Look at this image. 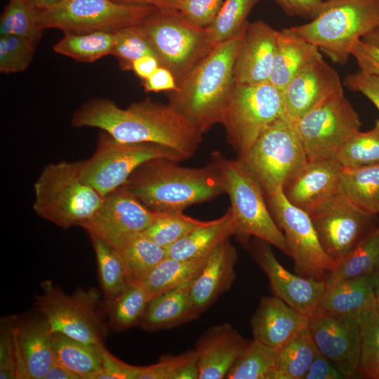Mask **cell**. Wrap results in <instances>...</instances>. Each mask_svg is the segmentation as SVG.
I'll use <instances>...</instances> for the list:
<instances>
[{
    "label": "cell",
    "mask_w": 379,
    "mask_h": 379,
    "mask_svg": "<svg viewBox=\"0 0 379 379\" xmlns=\"http://www.w3.org/2000/svg\"></svg>",
    "instance_id": "64"
},
{
    "label": "cell",
    "mask_w": 379,
    "mask_h": 379,
    "mask_svg": "<svg viewBox=\"0 0 379 379\" xmlns=\"http://www.w3.org/2000/svg\"><path fill=\"white\" fill-rule=\"evenodd\" d=\"M307 328L321 354L331 360L345 378L361 376V331L356 317H337L316 312Z\"/></svg>",
    "instance_id": "17"
},
{
    "label": "cell",
    "mask_w": 379,
    "mask_h": 379,
    "mask_svg": "<svg viewBox=\"0 0 379 379\" xmlns=\"http://www.w3.org/2000/svg\"><path fill=\"white\" fill-rule=\"evenodd\" d=\"M44 379H79V377L57 362L55 360L52 364Z\"/></svg>",
    "instance_id": "58"
},
{
    "label": "cell",
    "mask_w": 379,
    "mask_h": 379,
    "mask_svg": "<svg viewBox=\"0 0 379 379\" xmlns=\"http://www.w3.org/2000/svg\"><path fill=\"white\" fill-rule=\"evenodd\" d=\"M208 255L194 259H164L142 281L149 300L195 279Z\"/></svg>",
    "instance_id": "31"
},
{
    "label": "cell",
    "mask_w": 379,
    "mask_h": 379,
    "mask_svg": "<svg viewBox=\"0 0 379 379\" xmlns=\"http://www.w3.org/2000/svg\"><path fill=\"white\" fill-rule=\"evenodd\" d=\"M278 33L262 20L248 24L234 62V84L270 81Z\"/></svg>",
    "instance_id": "21"
},
{
    "label": "cell",
    "mask_w": 379,
    "mask_h": 379,
    "mask_svg": "<svg viewBox=\"0 0 379 379\" xmlns=\"http://www.w3.org/2000/svg\"><path fill=\"white\" fill-rule=\"evenodd\" d=\"M14 317H7L1 321L0 332V378L16 379V359Z\"/></svg>",
    "instance_id": "47"
},
{
    "label": "cell",
    "mask_w": 379,
    "mask_h": 379,
    "mask_svg": "<svg viewBox=\"0 0 379 379\" xmlns=\"http://www.w3.org/2000/svg\"><path fill=\"white\" fill-rule=\"evenodd\" d=\"M277 350L256 340L248 342L225 378L274 379Z\"/></svg>",
    "instance_id": "36"
},
{
    "label": "cell",
    "mask_w": 379,
    "mask_h": 379,
    "mask_svg": "<svg viewBox=\"0 0 379 379\" xmlns=\"http://www.w3.org/2000/svg\"><path fill=\"white\" fill-rule=\"evenodd\" d=\"M284 11L291 16L313 19L320 11L324 0H274Z\"/></svg>",
    "instance_id": "53"
},
{
    "label": "cell",
    "mask_w": 379,
    "mask_h": 379,
    "mask_svg": "<svg viewBox=\"0 0 379 379\" xmlns=\"http://www.w3.org/2000/svg\"><path fill=\"white\" fill-rule=\"evenodd\" d=\"M378 270L379 232L375 229L337 263L326 280V286L360 276L374 274Z\"/></svg>",
    "instance_id": "35"
},
{
    "label": "cell",
    "mask_w": 379,
    "mask_h": 379,
    "mask_svg": "<svg viewBox=\"0 0 379 379\" xmlns=\"http://www.w3.org/2000/svg\"><path fill=\"white\" fill-rule=\"evenodd\" d=\"M238 160L267 195L286 183L307 161L294 124L286 114L272 122Z\"/></svg>",
    "instance_id": "6"
},
{
    "label": "cell",
    "mask_w": 379,
    "mask_h": 379,
    "mask_svg": "<svg viewBox=\"0 0 379 379\" xmlns=\"http://www.w3.org/2000/svg\"><path fill=\"white\" fill-rule=\"evenodd\" d=\"M284 114L281 91L270 81L234 84L220 124L230 144L240 155L272 122Z\"/></svg>",
    "instance_id": "10"
},
{
    "label": "cell",
    "mask_w": 379,
    "mask_h": 379,
    "mask_svg": "<svg viewBox=\"0 0 379 379\" xmlns=\"http://www.w3.org/2000/svg\"><path fill=\"white\" fill-rule=\"evenodd\" d=\"M15 345L17 378L44 379L55 361L52 332L45 317L17 322Z\"/></svg>",
    "instance_id": "22"
},
{
    "label": "cell",
    "mask_w": 379,
    "mask_h": 379,
    "mask_svg": "<svg viewBox=\"0 0 379 379\" xmlns=\"http://www.w3.org/2000/svg\"><path fill=\"white\" fill-rule=\"evenodd\" d=\"M237 222L231 208L220 218L210 220L166 248L167 257L194 259L208 255L232 235H236Z\"/></svg>",
    "instance_id": "29"
},
{
    "label": "cell",
    "mask_w": 379,
    "mask_h": 379,
    "mask_svg": "<svg viewBox=\"0 0 379 379\" xmlns=\"http://www.w3.org/2000/svg\"><path fill=\"white\" fill-rule=\"evenodd\" d=\"M149 302L142 282L131 281L109 302L112 328L115 331H124L140 324Z\"/></svg>",
    "instance_id": "39"
},
{
    "label": "cell",
    "mask_w": 379,
    "mask_h": 379,
    "mask_svg": "<svg viewBox=\"0 0 379 379\" xmlns=\"http://www.w3.org/2000/svg\"><path fill=\"white\" fill-rule=\"evenodd\" d=\"M247 343L230 324L208 328L199 338L194 349L199 379L225 378Z\"/></svg>",
    "instance_id": "23"
},
{
    "label": "cell",
    "mask_w": 379,
    "mask_h": 379,
    "mask_svg": "<svg viewBox=\"0 0 379 379\" xmlns=\"http://www.w3.org/2000/svg\"><path fill=\"white\" fill-rule=\"evenodd\" d=\"M335 158L344 168L379 164V119L368 131H357L340 148Z\"/></svg>",
    "instance_id": "42"
},
{
    "label": "cell",
    "mask_w": 379,
    "mask_h": 379,
    "mask_svg": "<svg viewBox=\"0 0 379 379\" xmlns=\"http://www.w3.org/2000/svg\"><path fill=\"white\" fill-rule=\"evenodd\" d=\"M142 81L146 92L174 91L178 89L173 74L163 66L159 67L152 74Z\"/></svg>",
    "instance_id": "55"
},
{
    "label": "cell",
    "mask_w": 379,
    "mask_h": 379,
    "mask_svg": "<svg viewBox=\"0 0 379 379\" xmlns=\"http://www.w3.org/2000/svg\"><path fill=\"white\" fill-rule=\"evenodd\" d=\"M161 66L159 60L154 56L145 55L133 62L131 70L142 80L149 77Z\"/></svg>",
    "instance_id": "56"
},
{
    "label": "cell",
    "mask_w": 379,
    "mask_h": 379,
    "mask_svg": "<svg viewBox=\"0 0 379 379\" xmlns=\"http://www.w3.org/2000/svg\"><path fill=\"white\" fill-rule=\"evenodd\" d=\"M157 10L150 5L112 0H62L39 8V21L44 29H57L65 34L116 32L138 25Z\"/></svg>",
    "instance_id": "9"
},
{
    "label": "cell",
    "mask_w": 379,
    "mask_h": 379,
    "mask_svg": "<svg viewBox=\"0 0 379 379\" xmlns=\"http://www.w3.org/2000/svg\"><path fill=\"white\" fill-rule=\"evenodd\" d=\"M195 357L194 350L178 355L163 356L154 364L140 366L138 379H177L181 369Z\"/></svg>",
    "instance_id": "49"
},
{
    "label": "cell",
    "mask_w": 379,
    "mask_h": 379,
    "mask_svg": "<svg viewBox=\"0 0 379 379\" xmlns=\"http://www.w3.org/2000/svg\"><path fill=\"white\" fill-rule=\"evenodd\" d=\"M252 254L266 274L275 296L300 314L310 317L314 314L326 291V282L291 273L277 260L270 244L259 239Z\"/></svg>",
    "instance_id": "18"
},
{
    "label": "cell",
    "mask_w": 379,
    "mask_h": 379,
    "mask_svg": "<svg viewBox=\"0 0 379 379\" xmlns=\"http://www.w3.org/2000/svg\"><path fill=\"white\" fill-rule=\"evenodd\" d=\"M90 236L101 287L105 299L109 302L133 280L117 249L95 235Z\"/></svg>",
    "instance_id": "32"
},
{
    "label": "cell",
    "mask_w": 379,
    "mask_h": 379,
    "mask_svg": "<svg viewBox=\"0 0 379 379\" xmlns=\"http://www.w3.org/2000/svg\"><path fill=\"white\" fill-rule=\"evenodd\" d=\"M265 196L272 217L283 230L295 271L302 277L326 282L337 262L324 250L309 214L288 201L283 187Z\"/></svg>",
    "instance_id": "13"
},
{
    "label": "cell",
    "mask_w": 379,
    "mask_h": 379,
    "mask_svg": "<svg viewBox=\"0 0 379 379\" xmlns=\"http://www.w3.org/2000/svg\"><path fill=\"white\" fill-rule=\"evenodd\" d=\"M225 0H180L178 11L194 26L207 28L215 20Z\"/></svg>",
    "instance_id": "48"
},
{
    "label": "cell",
    "mask_w": 379,
    "mask_h": 379,
    "mask_svg": "<svg viewBox=\"0 0 379 379\" xmlns=\"http://www.w3.org/2000/svg\"><path fill=\"white\" fill-rule=\"evenodd\" d=\"M83 161L46 166L34 184L33 209L41 218L68 229L80 226L101 206L105 197L82 176Z\"/></svg>",
    "instance_id": "4"
},
{
    "label": "cell",
    "mask_w": 379,
    "mask_h": 379,
    "mask_svg": "<svg viewBox=\"0 0 379 379\" xmlns=\"http://www.w3.org/2000/svg\"><path fill=\"white\" fill-rule=\"evenodd\" d=\"M154 158L140 165L123 185L154 212L182 211L225 193L220 171L212 160L203 168Z\"/></svg>",
    "instance_id": "2"
},
{
    "label": "cell",
    "mask_w": 379,
    "mask_h": 379,
    "mask_svg": "<svg viewBox=\"0 0 379 379\" xmlns=\"http://www.w3.org/2000/svg\"><path fill=\"white\" fill-rule=\"evenodd\" d=\"M293 122L308 161L335 157L361 127L359 116L343 92L327 98Z\"/></svg>",
    "instance_id": "14"
},
{
    "label": "cell",
    "mask_w": 379,
    "mask_h": 379,
    "mask_svg": "<svg viewBox=\"0 0 379 379\" xmlns=\"http://www.w3.org/2000/svg\"><path fill=\"white\" fill-rule=\"evenodd\" d=\"M137 26L178 84L215 48L208 29L193 25L178 10L158 9Z\"/></svg>",
    "instance_id": "7"
},
{
    "label": "cell",
    "mask_w": 379,
    "mask_h": 379,
    "mask_svg": "<svg viewBox=\"0 0 379 379\" xmlns=\"http://www.w3.org/2000/svg\"><path fill=\"white\" fill-rule=\"evenodd\" d=\"M318 352L306 326L277 350L274 379H303Z\"/></svg>",
    "instance_id": "33"
},
{
    "label": "cell",
    "mask_w": 379,
    "mask_h": 379,
    "mask_svg": "<svg viewBox=\"0 0 379 379\" xmlns=\"http://www.w3.org/2000/svg\"><path fill=\"white\" fill-rule=\"evenodd\" d=\"M291 28L343 65L355 43L379 28V0H325L315 18Z\"/></svg>",
    "instance_id": "5"
},
{
    "label": "cell",
    "mask_w": 379,
    "mask_h": 379,
    "mask_svg": "<svg viewBox=\"0 0 379 379\" xmlns=\"http://www.w3.org/2000/svg\"><path fill=\"white\" fill-rule=\"evenodd\" d=\"M72 125L100 128L122 142L164 145L183 159L194 154L202 139V133L168 103L149 100L122 109L109 100L93 99L74 112Z\"/></svg>",
    "instance_id": "1"
},
{
    "label": "cell",
    "mask_w": 379,
    "mask_h": 379,
    "mask_svg": "<svg viewBox=\"0 0 379 379\" xmlns=\"http://www.w3.org/2000/svg\"><path fill=\"white\" fill-rule=\"evenodd\" d=\"M376 214L366 211L340 191L309 215L326 253L337 263L374 231Z\"/></svg>",
    "instance_id": "15"
},
{
    "label": "cell",
    "mask_w": 379,
    "mask_h": 379,
    "mask_svg": "<svg viewBox=\"0 0 379 379\" xmlns=\"http://www.w3.org/2000/svg\"><path fill=\"white\" fill-rule=\"evenodd\" d=\"M37 43L15 35H0V72L5 74L25 70L31 63Z\"/></svg>",
    "instance_id": "46"
},
{
    "label": "cell",
    "mask_w": 379,
    "mask_h": 379,
    "mask_svg": "<svg viewBox=\"0 0 379 379\" xmlns=\"http://www.w3.org/2000/svg\"><path fill=\"white\" fill-rule=\"evenodd\" d=\"M308 320L278 297H262L251 319L253 339L278 350L307 326Z\"/></svg>",
    "instance_id": "24"
},
{
    "label": "cell",
    "mask_w": 379,
    "mask_h": 379,
    "mask_svg": "<svg viewBox=\"0 0 379 379\" xmlns=\"http://www.w3.org/2000/svg\"><path fill=\"white\" fill-rule=\"evenodd\" d=\"M115 32H94L65 34L53 49L55 52L83 62H93L112 54Z\"/></svg>",
    "instance_id": "38"
},
{
    "label": "cell",
    "mask_w": 379,
    "mask_h": 379,
    "mask_svg": "<svg viewBox=\"0 0 379 379\" xmlns=\"http://www.w3.org/2000/svg\"><path fill=\"white\" fill-rule=\"evenodd\" d=\"M36 298L35 307L47 320L51 332H59L77 340L104 345L105 328L97 306L99 293L95 289H79L72 295L62 292L49 281Z\"/></svg>",
    "instance_id": "12"
},
{
    "label": "cell",
    "mask_w": 379,
    "mask_h": 379,
    "mask_svg": "<svg viewBox=\"0 0 379 379\" xmlns=\"http://www.w3.org/2000/svg\"><path fill=\"white\" fill-rule=\"evenodd\" d=\"M249 22L233 37L217 45L170 91L168 104L202 134L221 122L234 86L233 65Z\"/></svg>",
    "instance_id": "3"
},
{
    "label": "cell",
    "mask_w": 379,
    "mask_h": 379,
    "mask_svg": "<svg viewBox=\"0 0 379 379\" xmlns=\"http://www.w3.org/2000/svg\"><path fill=\"white\" fill-rule=\"evenodd\" d=\"M218 166L225 193L237 222L236 235L253 236L267 241L290 256L285 236L269 211L265 193L239 160H230L214 152L211 157Z\"/></svg>",
    "instance_id": "8"
},
{
    "label": "cell",
    "mask_w": 379,
    "mask_h": 379,
    "mask_svg": "<svg viewBox=\"0 0 379 379\" xmlns=\"http://www.w3.org/2000/svg\"><path fill=\"white\" fill-rule=\"evenodd\" d=\"M157 215L121 186L105 196L99 208L80 227L114 248L142 233Z\"/></svg>",
    "instance_id": "16"
},
{
    "label": "cell",
    "mask_w": 379,
    "mask_h": 379,
    "mask_svg": "<svg viewBox=\"0 0 379 379\" xmlns=\"http://www.w3.org/2000/svg\"><path fill=\"white\" fill-rule=\"evenodd\" d=\"M112 55L117 58L124 70H131L133 62L145 55L154 56L159 59L153 46L137 25L115 32Z\"/></svg>",
    "instance_id": "45"
},
{
    "label": "cell",
    "mask_w": 379,
    "mask_h": 379,
    "mask_svg": "<svg viewBox=\"0 0 379 379\" xmlns=\"http://www.w3.org/2000/svg\"><path fill=\"white\" fill-rule=\"evenodd\" d=\"M361 331V376L378 379L379 375V304L377 301L357 317Z\"/></svg>",
    "instance_id": "41"
},
{
    "label": "cell",
    "mask_w": 379,
    "mask_h": 379,
    "mask_svg": "<svg viewBox=\"0 0 379 379\" xmlns=\"http://www.w3.org/2000/svg\"><path fill=\"white\" fill-rule=\"evenodd\" d=\"M44 30L39 8L30 0H9L1 15L0 35L22 36L38 43Z\"/></svg>",
    "instance_id": "40"
},
{
    "label": "cell",
    "mask_w": 379,
    "mask_h": 379,
    "mask_svg": "<svg viewBox=\"0 0 379 379\" xmlns=\"http://www.w3.org/2000/svg\"><path fill=\"white\" fill-rule=\"evenodd\" d=\"M55 360L79 379H95L102 368L104 345L86 343L59 332L52 333Z\"/></svg>",
    "instance_id": "30"
},
{
    "label": "cell",
    "mask_w": 379,
    "mask_h": 379,
    "mask_svg": "<svg viewBox=\"0 0 379 379\" xmlns=\"http://www.w3.org/2000/svg\"><path fill=\"white\" fill-rule=\"evenodd\" d=\"M375 301L373 274H367L327 286L316 312L357 318Z\"/></svg>",
    "instance_id": "27"
},
{
    "label": "cell",
    "mask_w": 379,
    "mask_h": 379,
    "mask_svg": "<svg viewBox=\"0 0 379 379\" xmlns=\"http://www.w3.org/2000/svg\"><path fill=\"white\" fill-rule=\"evenodd\" d=\"M117 249L134 281H142L155 266L167 258L166 249L143 233L128 239Z\"/></svg>",
    "instance_id": "37"
},
{
    "label": "cell",
    "mask_w": 379,
    "mask_h": 379,
    "mask_svg": "<svg viewBox=\"0 0 379 379\" xmlns=\"http://www.w3.org/2000/svg\"><path fill=\"white\" fill-rule=\"evenodd\" d=\"M374 292L376 301L379 304V270L373 274Z\"/></svg>",
    "instance_id": "61"
},
{
    "label": "cell",
    "mask_w": 379,
    "mask_h": 379,
    "mask_svg": "<svg viewBox=\"0 0 379 379\" xmlns=\"http://www.w3.org/2000/svg\"><path fill=\"white\" fill-rule=\"evenodd\" d=\"M341 92L338 72L321 55L301 68L282 90L285 114L294 121Z\"/></svg>",
    "instance_id": "19"
},
{
    "label": "cell",
    "mask_w": 379,
    "mask_h": 379,
    "mask_svg": "<svg viewBox=\"0 0 379 379\" xmlns=\"http://www.w3.org/2000/svg\"><path fill=\"white\" fill-rule=\"evenodd\" d=\"M140 368L117 359L104 346L102 368L95 379H138Z\"/></svg>",
    "instance_id": "50"
},
{
    "label": "cell",
    "mask_w": 379,
    "mask_h": 379,
    "mask_svg": "<svg viewBox=\"0 0 379 379\" xmlns=\"http://www.w3.org/2000/svg\"><path fill=\"white\" fill-rule=\"evenodd\" d=\"M376 230L379 232V227L376 228Z\"/></svg>",
    "instance_id": "63"
},
{
    "label": "cell",
    "mask_w": 379,
    "mask_h": 379,
    "mask_svg": "<svg viewBox=\"0 0 379 379\" xmlns=\"http://www.w3.org/2000/svg\"><path fill=\"white\" fill-rule=\"evenodd\" d=\"M208 222L187 216L182 211L157 213L153 222L142 233L166 249L193 230Z\"/></svg>",
    "instance_id": "43"
},
{
    "label": "cell",
    "mask_w": 379,
    "mask_h": 379,
    "mask_svg": "<svg viewBox=\"0 0 379 379\" xmlns=\"http://www.w3.org/2000/svg\"><path fill=\"white\" fill-rule=\"evenodd\" d=\"M194 279L171 289L150 300L140 321L145 331L168 329L199 317L191 298Z\"/></svg>",
    "instance_id": "26"
},
{
    "label": "cell",
    "mask_w": 379,
    "mask_h": 379,
    "mask_svg": "<svg viewBox=\"0 0 379 379\" xmlns=\"http://www.w3.org/2000/svg\"><path fill=\"white\" fill-rule=\"evenodd\" d=\"M340 191L359 208L375 213V207L379 201V164L343 167Z\"/></svg>",
    "instance_id": "34"
},
{
    "label": "cell",
    "mask_w": 379,
    "mask_h": 379,
    "mask_svg": "<svg viewBox=\"0 0 379 379\" xmlns=\"http://www.w3.org/2000/svg\"><path fill=\"white\" fill-rule=\"evenodd\" d=\"M343 84L350 90L362 93L379 110V77L361 70L347 74Z\"/></svg>",
    "instance_id": "51"
},
{
    "label": "cell",
    "mask_w": 379,
    "mask_h": 379,
    "mask_svg": "<svg viewBox=\"0 0 379 379\" xmlns=\"http://www.w3.org/2000/svg\"><path fill=\"white\" fill-rule=\"evenodd\" d=\"M359 69L379 77V48L362 39L358 40L351 52Z\"/></svg>",
    "instance_id": "52"
},
{
    "label": "cell",
    "mask_w": 379,
    "mask_h": 379,
    "mask_svg": "<svg viewBox=\"0 0 379 379\" xmlns=\"http://www.w3.org/2000/svg\"><path fill=\"white\" fill-rule=\"evenodd\" d=\"M127 4H145L156 7L159 10H178L180 0H112Z\"/></svg>",
    "instance_id": "57"
},
{
    "label": "cell",
    "mask_w": 379,
    "mask_h": 379,
    "mask_svg": "<svg viewBox=\"0 0 379 379\" xmlns=\"http://www.w3.org/2000/svg\"><path fill=\"white\" fill-rule=\"evenodd\" d=\"M37 8H45L55 5L62 0H30Z\"/></svg>",
    "instance_id": "60"
},
{
    "label": "cell",
    "mask_w": 379,
    "mask_h": 379,
    "mask_svg": "<svg viewBox=\"0 0 379 379\" xmlns=\"http://www.w3.org/2000/svg\"><path fill=\"white\" fill-rule=\"evenodd\" d=\"M237 259V250L229 239L210 253L191 287V298L199 314L230 290L236 277Z\"/></svg>",
    "instance_id": "25"
},
{
    "label": "cell",
    "mask_w": 379,
    "mask_h": 379,
    "mask_svg": "<svg viewBox=\"0 0 379 379\" xmlns=\"http://www.w3.org/2000/svg\"><path fill=\"white\" fill-rule=\"evenodd\" d=\"M343 166L335 157L308 161L283 187L288 201L310 215L340 192Z\"/></svg>",
    "instance_id": "20"
},
{
    "label": "cell",
    "mask_w": 379,
    "mask_h": 379,
    "mask_svg": "<svg viewBox=\"0 0 379 379\" xmlns=\"http://www.w3.org/2000/svg\"><path fill=\"white\" fill-rule=\"evenodd\" d=\"M260 0H225L214 22L207 27L215 47L236 35L246 24L247 17Z\"/></svg>",
    "instance_id": "44"
},
{
    "label": "cell",
    "mask_w": 379,
    "mask_h": 379,
    "mask_svg": "<svg viewBox=\"0 0 379 379\" xmlns=\"http://www.w3.org/2000/svg\"><path fill=\"white\" fill-rule=\"evenodd\" d=\"M361 39L379 48V28L375 29V30L368 33Z\"/></svg>",
    "instance_id": "59"
},
{
    "label": "cell",
    "mask_w": 379,
    "mask_h": 379,
    "mask_svg": "<svg viewBox=\"0 0 379 379\" xmlns=\"http://www.w3.org/2000/svg\"><path fill=\"white\" fill-rule=\"evenodd\" d=\"M341 378H345V376L331 360L321 354L319 351L303 378V379Z\"/></svg>",
    "instance_id": "54"
},
{
    "label": "cell",
    "mask_w": 379,
    "mask_h": 379,
    "mask_svg": "<svg viewBox=\"0 0 379 379\" xmlns=\"http://www.w3.org/2000/svg\"><path fill=\"white\" fill-rule=\"evenodd\" d=\"M374 213L375 214L379 213V201L378 202V204H376V206L375 207Z\"/></svg>",
    "instance_id": "62"
},
{
    "label": "cell",
    "mask_w": 379,
    "mask_h": 379,
    "mask_svg": "<svg viewBox=\"0 0 379 379\" xmlns=\"http://www.w3.org/2000/svg\"><path fill=\"white\" fill-rule=\"evenodd\" d=\"M165 158L184 160L176 152L155 143L119 142L103 131L98 139L93 155L83 161V178L102 196L123 186L132 173L144 162Z\"/></svg>",
    "instance_id": "11"
},
{
    "label": "cell",
    "mask_w": 379,
    "mask_h": 379,
    "mask_svg": "<svg viewBox=\"0 0 379 379\" xmlns=\"http://www.w3.org/2000/svg\"><path fill=\"white\" fill-rule=\"evenodd\" d=\"M321 55L315 45L291 27L279 30L270 82L282 91L301 68Z\"/></svg>",
    "instance_id": "28"
}]
</instances>
